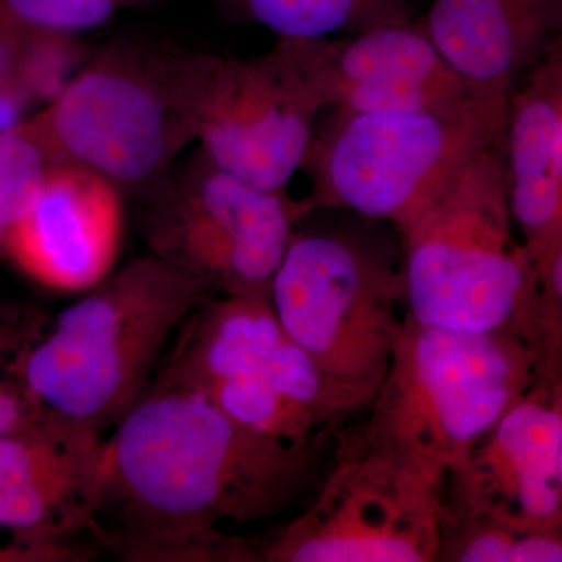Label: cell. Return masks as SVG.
<instances>
[{"mask_svg": "<svg viewBox=\"0 0 562 562\" xmlns=\"http://www.w3.org/2000/svg\"><path fill=\"white\" fill-rule=\"evenodd\" d=\"M111 430L85 532L121 561L255 560L221 525L277 516L312 469L313 452L254 435L205 395L157 379Z\"/></svg>", "mask_w": 562, "mask_h": 562, "instance_id": "6da1fadb", "label": "cell"}, {"mask_svg": "<svg viewBox=\"0 0 562 562\" xmlns=\"http://www.w3.org/2000/svg\"><path fill=\"white\" fill-rule=\"evenodd\" d=\"M403 306L422 327L514 335L557 361L535 261L514 233L505 136L402 235Z\"/></svg>", "mask_w": 562, "mask_h": 562, "instance_id": "7a4b0ae2", "label": "cell"}, {"mask_svg": "<svg viewBox=\"0 0 562 562\" xmlns=\"http://www.w3.org/2000/svg\"><path fill=\"white\" fill-rule=\"evenodd\" d=\"M210 291L171 262L140 255L81 292L25 361V382L47 419L105 436L149 386Z\"/></svg>", "mask_w": 562, "mask_h": 562, "instance_id": "3957f363", "label": "cell"}, {"mask_svg": "<svg viewBox=\"0 0 562 562\" xmlns=\"http://www.w3.org/2000/svg\"><path fill=\"white\" fill-rule=\"evenodd\" d=\"M554 362L514 335L422 327L405 314L358 449L442 491L506 409Z\"/></svg>", "mask_w": 562, "mask_h": 562, "instance_id": "277c9868", "label": "cell"}, {"mask_svg": "<svg viewBox=\"0 0 562 562\" xmlns=\"http://www.w3.org/2000/svg\"><path fill=\"white\" fill-rule=\"evenodd\" d=\"M184 49L113 41L21 125L47 162H72L136 201L171 176L195 143Z\"/></svg>", "mask_w": 562, "mask_h": 562, "instance_id": "5b68a950", "label": "cell"}, {"mask_svg": "<svg viewBox=\"0 0 562 562\" xmlns=\"http://www.w3.org/2000/svg\"><path fill=\"white\" fill-rule=\"evenodd\" d=\"M508 102L452 111L355 113L335 110L314 131L302 171L305 205L349 210L406 233L484 150L505 136Z\"/></svg>", "mask_w": 562, "mask_h": 562, "instance_id": "8992f818", "label": "cell"}, {"mask_svg": "<svg viewBox=\"0 0 562 562\" xmlns=\"http://www.w3.org/2000/svg\"><path fill=\"white\" fill-rule=\"evenodd\" d=\"M161 375L205 395L254 435L305 452L358 409L284 333L269 299L203 302L177 331Z\"/></svg>", "mask_w": 562, "mask_h": 562, "instance_id": "52a82bcc", "label": "cell"}, {"mask_svg": "<svg viewBox=\"0 0 562 562\" xmlns=\"http://www.w3.org/2000/svg\"><path fill=\"white\" fill-rule=\"evenodd\" d=\"M269 301L325 379L357 408L368 406L405 319L401 261L350 233L295 231Z\"/></svg>", "mask_w": 562, "mask_h": 562, "instance_id": "ba28073f", "label": "cell"}, {"mask_svg": "<svg viewBox=\"0 0 562 562\" xmlns=\"http://www.w3.org/2000/svg\"><path fill=\"white\" fill-rule=\"evenodd\" d=\"M139 203L147 251L211 295L236 297L269 299L295 225L312 214L302 199L251 187L201 149Z\"/></svg>", "mask_w": 562, "mask_h": 562, "instance_id": "9c48e42d", "label": "cell"}, {"mask_svg": "<svg viewBox=\"0 0 562 562\" xmlns=\"http://www.w3.org/2000/svg\"><path fill=\"white\" fill-rule=\"evenodd\" d=\"M184 77L199 149L251 187L286 191L322 110L279 44L251 58L187 50Z\"/></svg>", "mask_w": 562, "mask_h": 562, "instance_id": "30bf717a", "label": "cell"}, {"mask_svg": "<svg viewBox=\"0 0 562 562\" xmlns=\"http://www.w3.org/2000/svg\"><path fill=\"white\" fill-rule=\"evenodd\" d=\"M447 519L441 491L357 447L312 509L254 546V554L272 562L431 561L442 552Z\"/></svg>", "mask_w": 562, "mask_h": 562, "instance_id": "8fae6325", "label": "cell"}, {"mask_svg": "<svg viewBox=\"0 0 562 562\" xmlns=\"http://www.w3.org/2000/svg\"><path fill=\"white\" fill-rule=\"evenodd\" d=\"M277 44L321 110L414 113L494 102L443 60L419 21Z\"/></svg>", "mask_w": 562, "mask_h": 562, "instance_id": "7c38bea8", "label": "cell"}, {"mask_svg": "<svg viewBox=\"0 0 562 562\" xmlns=\"http://www.w3.org/2000/svg\"><path fill=\"white\" fill-rule=\"evenodd\" d=\"M454 508L520 530H560L562 408L557 379L513 403L453 473Z\"/></svg>", "mask_w": 562, "mask_h": 562, "instance_id": "4fadbf2b", "label": "cell"}, {"mask_svg": "<svg viewBox=\"0 0 562 562\" xmlns=\"http://www.w3.org/2000/svg\"><path fill=\"white\" fill-rule=\"evenodd\" d=\"M124 194L99 173L50 162L27 211L0 244L25 276L55 292H85L114 269Z\"/></svg>", "mask_w": 562, "mask_h": 562, "instance_id": "5bb4252c", "label": "cell"}, {"mask_svg": "<svg viewBox=\"0 0 562 562\" xmlns=\"http://www.w3.org/2000/svg\"><path fill=\"white\" fill-rule=\"evenodd\" d=\"M105 436L44 419L0 436V527L25 543H70L87 531Z\"/></svg>", "mask_w": 562, "mask_h": 562, "instance_id": "9a60e30c", "label": "cell"}, {"mask_svg": "<svg viewBox=\"0 0 562 562\" xmlns=\"http://www.w3.org/2000/svg\"><path fill=\"white\" fill-rule=\"evenodd\" d=\"M505 165L513 224L539 268L562 247V40L509 95Z\"/></svg>", "mask_w": 562, "mask_h": 562, "instance_id": "2e32d148", "label": "cell"}, {"mask_svg": "<svg viewBox=\"0 0 562 562\" xmlns=\"http://www.w3.org/2000/svg\"><path fill=\"white\" fill-rule=\"evenodd\" d=\"M419 24L483 99L508 102L517 80L562 40V0H432Z\"/></svg>", "mask_w": 562, "mask_h": 562, "instance_id": "e0dca14e", "label": "cell"}, {"mask_svg": "<svg viewBox=\"0 0 562 562\" xmlns=\"http://www.w3.org/2000/svg\"><path fill=\"white\" fill-rule=\"evenodd\" d=\"M225 18L279 38L355 35L413 21V0H214Z\"/></svg>", "mask_w": 562, "mask_h": 562, "instance_id": "ac0fdd59", "label": "cell"}, {"mask_svg": "<svg viewBox=\"0 0 562 562\" xmlns=\"http://www.w3.org/2000/svg\"><path fill=\"white\" fill-rule=\"evenodd\" d=\"M468 520L464 536L453 549L460 562H560V530H520L479 517Z\"/></svg>", "mask_w": 562, "mask_h": 562, "instance_id": "d6986e66", "label": "cell"}, {"mask_svg": "<svg viewBox=\"0 0 562 562\" xmlns=\"http://www.w3.org/2000/svg\"><path fill=\"white\" fill-rule=\"evenodd\" d=\"M76 36V33L29 27L16 83L33 102L49 103L87 61Z\"/></svg>", "mask_w": 562, "mask_h": 562, "instance_id": "ffe728a7", "label": "cell"}, {"mask_svg": "<svg viewBox=\"0 0 562 562\" xmlns=\"http://www.w3.org/2000/svg\"><path fill=\"white\" fill-rule=\"evenodd\" d=\"M157 0H0V9L32 29L76 33L94 31L121 11Z\"/></svg>", "mask_w": 562, "mask_h": 562, "instance_id": "44dd1931", "label": "cell"}, {"mask_svg": "<svg viewBox=\"0 0 562 562\" xmlns=\"http://www.w3.org/2000/svg\"><path fill=\"white\" fill-rule=\"evenodd\" d=\"M47 166L43 151L25 133H0V232L31 206Z\"/></svg>", "mask_w": 562, "mask_h": 562, "instance_id": "7402d4cb", "label": "cell"}, {"mask_svg": "<svg viewBox=\"0 0 562 562\" xmlns=\"http://www.w3.org/2000/svg\"><path fill=\"white\" fill-rule=\"evenodd\" d=\"M29 35V25L14 20L0 9V88L16 81L22 50Z\"/></svg>", "mask_w": 562, "mask_h": 562, "instance_id": "603a6c76", "label": "cell"}, {"mask_svg": "<svg viewBox=\"0 0 562 562\" xmlns=\"http://www.w3.org/2000/svg\"><path fill=\"white\" fill-rule=\"evenodd\" d=\"M32 105L35 102L16 81L0 88V133L20 131L21 125L31 117L29 109Z\"/></svg>", "mask_w": 562, "mask_h": 562, "instance_id": "cb8c5ba5", "label": "cell"}]
</instances>
